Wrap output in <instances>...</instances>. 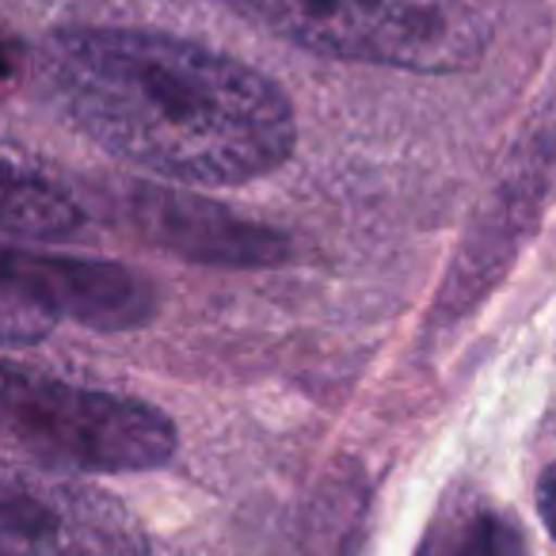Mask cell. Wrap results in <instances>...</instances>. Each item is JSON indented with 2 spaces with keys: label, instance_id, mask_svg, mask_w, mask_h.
I'll return each mask as SVG.
<instances>
[{
  "label": "cell",
  "instance_id": "cell-7",
  "mask_svg": "<svg viewBox=\"0 0 556 556\" xmlns=\"http://www.w3.org/2000/svg\"><path fill=\"white\" fill-rule=\"evenodd\" d=\"M548 179V138L545 126H541L538 146L526 153V172L522 176H510V184L500 187V210L495 217L462 248V260L454 263V275H450L446 290H442V309L462 313L484 294L495 282V275H503L510 255L503 248H515L522 240V210L541 206V191H545Z\"/></svg>",
  "mask_w": 556,
  "mask_h": 556
},
{
  "label": "cell",
  "instance_id": "cell-8",
  "mask_svg": "<svg viewBox=\"0 0 556 556\" xmlns=\"http://www.w3.org/2000/svg\"><path fill=\"white\" fill-rule=\"evenodd\" d=\"M88 229L80 194L42 161L0 141V232L24 240H73Z\"/></svg>",
  "mask_w": 556,
  "mask_h": 556
},
{
  "label": "cell",
  "instance_id": "cell-3",
  "mask_svg": "<svg viewBox=\"0 0 556 556\" xmlns=\"http://www.w3.org/2000/svg\"><path fill=\"white\" fill-rule=\"evenodd\" d=\"M237 16L336 62L404 73H465L480 65L488 31L462 0H222Z\"/></svg>",
  "mask_w": 556,
  "mask_h": 556
},
{
  "label": "cell",
  "instance_id": "cell-1",
  "mask_svg": "<svg viewBox=\"0 0 556 556\" xmlns=\"http://www.w3.org/2000/svg\"><path fill=\"white\" fill-rule=\"evenodd\" d=\"M50 103L111 156L179 184L240 187L298 149L294 103L240 58L146 27H58L39 47Z\"/></svg>",
  "mask_w": 556,
  "mask_h": 556
},
{
  "label": "cell",
  "instance_id": "cell-4",
  "mask_svg": "<svg viewBox=\"0 0 556 556\" xmlns=\"http://www.w3.org/2000/svg\"><path fill=\"white\" fill-rule=\"evenodd\" d=\"M156 287L126 263L0 244V343H31L58 320L134 332L156 317Z\"/></svg>",
  "mask_w": 556,
  "mask_h": 556
},
{
  "label": "cell",
  "instance_id": "cell-5",
  "mask_svg": "<svg viewBox=\"0 0 556 556\" xmlns=\"http://www.w3.org/2000/svg\"><path fill=\"white\" fill-rule=\"evenodd\" d=\"M0 556H149V533L103 488L0 462Z\"/></svg>",
  "mask_w": 556,
  "mask_h": 556
},
{
  "label": "cell",
  "instance_id": "cell-6",
  "mask_svg": "<svg viewBox=\"0 0 556 556\" xmlns=\"http://www.w3.org/2000/svg\"><path fill=\"white\" fill-rule=\"evenodd\" d=\"M111 210L146 244L202 267H278L290 260V237L260 217L164 184H118Z\"/></svg>",
  "mask_w": 556,
  "mask_h": 556
},
{
  "label": "cell",
  "instance_id": "cell-2",
  "mask_svg": "<svg viewBox=\"0 0 556 556\" xmlns=\"http://www.w3.org/2000/svg\"><path fill=\"white\" fill-rule=\"evenodd\" d=\"M0 439L50 472H149L172 462L176 424L138 396L0 355Z\"/></svg>",
  "mask_w": 556,
  "mask_h": 556
},
{
  "label": "cell",
  "instance_id": "cell-9",
  "mask_svg": "<svg viewBox=\"0 0 556 556\" xmlns=\"http://www.w3.org/2000/svg\"><path fill=\"white\" fill-rule=\"evenodd\" d=\"M472 507L477 500L469 495L450 500L431 522L416 556H472Z\"/></svg>",
  "mask_w": 556,
  "mask_h": 556
},
{
  "label": "cell",
  "instance_id": "cell-10",
  "mask_svg": "<svg viewBox=\"0 0 556 556\" xmlns=\"http://www.w3.org/2000/svg\"><path fill=\"white\" fill-rule=\"evenodd\" d=\"M522 526L507 515V510L480 503L472 507V556H526Z\"/></svg>",
  "mask_w": 556,
  "mask_h": 556
},
{
  "label": "cell",
  "instance_id": "cell-11",
  "mask_svg": "<svg viewBox=\"0 0 556 556\" xmlns=\"http://www.w3.org/2000/svg\"><path fill=\"white\" fill-rule=\"evenodd\" d=\"M16 77H20V47L9 35H0V88H9Z\"/></svg>",
  "mask_w": 556,
  "mask_h": 556
}]
</instances>
